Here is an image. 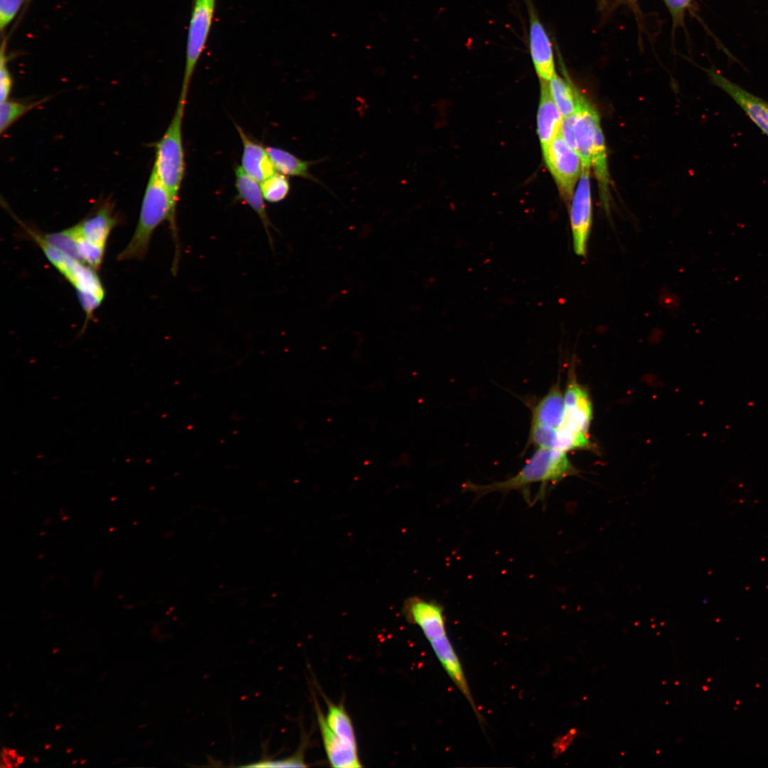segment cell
Segmentation results:
<instances>
[{"mask_svg": "<svg viewBox=\"0 0 768 768\" xmlns=\"http://www.w3.org/2000/svg\"><path fill=\"white\" fill-rule=\"evenodd\" d=\"M14 712H9L8 715H9V717H12L14 715Z\"/></svg>", "mask_w": 768, "mask_h": 768, "instance_id": "43", "label": "cell"}, {"mask_svg": "<svg viewBox=\"0 0 768 768\" xmlns=\"http://www.w3.org/2000/svg\"><path fill=\"white\" fill-rule=\"evenodd\" d=\"M217 0H193L188 28L186 63L179 97L186 100L196 65L208 38Z\"/></svg>", "mask_w": 768, "mask_h": 768, "instance_id": "5", "label": "cell"}, {"mask_svg": "<svg viewBox=\"0 0 768 768\" xmlns=\"http://www.w3.org/2000/svg\"><path fill=\"white\" fill-rule=\"evenodd\" d=\"M50 747H51V744H50V743H46L44 745V749L45 750H49L50 748Z\"/></svg>", "mask_w": 768, "mask_h": 768, "instance_id": "37", "label": "cell"}, {"mask_svg": "<svg viewBox=\"0 0 768 768\" xmlns=\"http://www.w3.org/2000/svg\"><path fill=\"white\" fill-rule=\"evenodd\" d=\"M543 156L562 200L570 205L583 169L581 158L565 142L561 134L543 151Z\"/></svg>", "mask_w": 768, "mask_h": 768, "instance_id": "6", "label": "cell"}, {"mask_svg": "<svg viewBox=\"0 0 768 768\" xmlns=\"http://www.w3.org/2000/svg\"><path fill=\"white\" fill-rule=\"evenodd\" d=\"M165 220L169 222L175 245L171 272L176 274L181 256L176 209L174 208L168 191L153 166L142 199L137 225L129 242L118 255V260L144 259L148 252L153 233Z\"/></svg>", "mask_w": 768, "mask_h": 768, "instance_id": "1", "label": "cell"}, {"mask_svg": "<svg viewBox=\"0 0 768 768\" xmlns=\"http://www.w3.org/2000/svg\"><path fill=\"white\" fill-rule=\"evenodd\" d=\"M19 766H20V764H18V763L17 762H14V767H16V768H17V767H18Z\"/></svg>", "mask_w": 768, "mask_h": 768, "instance_id": "42", "label": "cell"}, {"mask_svg": "<svg viewBox=\"0 0 768 768\" xmlns=\"http://www.w3.org/2000/svg\"><path fill=\"white\" fill-rule=\"evenodd\" d=\"M540 98L537 114V132L544 151L561 132L563 117L550 93L549 81L540 80Z\"/></svg>", "mask_w": 768, "mask_h": 768, "instance_id": "16", "label": "cell"}, {"mask_svg": "<svg viewBox=\"0 0 768 768\" xmlns=\"http://www.w3.org/2000/svg\"><path fill=\"white\" fill-rule=\"evenodd\" d=\"M86 762H87V759H82L80 760V764L83 765V764H85L86 763Z\"/></svg>", "mask_w": 768, "mask_h": 768, "instance_id": "39", "label": "cell"}, {"mask_svg": "<svg viewBox=\"0 0 768 768\" xmlns=\"http://www.w3.org/2000/svg\"><path fill=\"white\" fill-rule=\"evenodd\" d=\"M26 0H0V28L3 32L13 21Z\"/></svg>", "mask_w": 768, "mask_h": 768, "instance_id": "27", "label": "cell"}, {"mask_svg": "<svg viewBox=\"0 0 768 768\" xmlns=\"http://www.w3.org/2000/svg\"><path fill=\"white\" fill-rule=\"evenodd\" d=\"M0 55V102L9 99L13 86V79L8 68L7 41L4 38L1 44Z\"/></svg>", "mask_w": 768, "mask_h": 768, "instance_id": "26", "label": "cell"}, {"mask_svg": "<svg viewBox=\"0 0 768 768\" xmlns=\"http://www.w3.org/2000/svg\"><path fill=\"white\" fill-rule=\"evenodd\" d=\"M26 233L41 249L50 263L75 290L85 314L86 325L104 300L105 292L97 271L50 244L42 233L20 223Z\"/></svg>", "mask_w": 768, "mask_h": 768, "instance_id": "3", "label": "cell"}, {"mask_svg": "<svg viewBox=\"0 0 768 768\" xmlns=\"http://www.w3.org/2000/svg\"><path fill=\"white\" fill-rule=\"evenodd\" d=\"M549 86L552 97L563 117L575 113L587 102L569 80L557 73L549 80Z\"/></svg>", "mask_w": 768, "mask_h": 768, "instance_id": "20", "label": "cell"}, {"mask_svg": "<svg viewBox=\"0 0 768 768\" xmlns=\"http://www.w3.org/2000/svg\"><path fill=\"white\" fill-rule=\"evenodd\" d=\"M117 223L113 206L107 202L72 228L78 240L105 250L110 235Z\"/></svg>", "mask_w": 768, "mask_h": 768, "instance_id": "12", "label": "cell"}, {"mask_svg": "<svg viewBox=\"0 0 768 768\" xmlns=\"http://www.w3.org/2000/svg\"><path fill=\"white\" fill-rule=\"evenodd\" d=\"M41 102L33 103H23L17 101L9 100L1 102L0 105V132L3 133L17 119L27 113L31 110L38 106Z\"/></svg>", "mask_w": 768, "mask_h": 768, "instance_id": "25", "label": "cell"}, {"mask_svg": "<svg viewBox=\"0 0 768 768\" xmlns=\"http://www.w3.org/2000/svg\"><path fill=\"white\" fill-rule=\"evenodd\" d=\"M566 452L555 449L538 448L524 466L513 476L489 484L466 483L464 490L476 496L491 492H508L512 490L525 491L533 484H540L537 498L545 497L546 487L555 484L563 479L576 475L578 471L567 458Z\"/></svg>", "mask_w": 768, "mask_h": 768, "instance_id": "2", "label": "cell"}, {"mask_svg": "<svg viewBox=\"0 0 768 768\" xmlns=\"http://www.w3.org/2000/svg\"><path fill=\"white\" fill-rule=\"evenodd\" d=\"M564 400L566 415L563 425L588 433L592 419V404L588 392L577 382L573 370L568 377Z\"/></svg>", "mask_w": 768, "mask_h": 768, "instance_id": "13", "label": "cell"}, {"mask_svg": "<svg viewBox=\"0 0 768 768\" xmlns=\"http://www.w3.org/2000/svg\"><path fill=\"white\" fill-rule=\"evenodd\" d=\"M260 186L264 199L269 203L283 201L290 190L287 176L277 172L262 181Z\"/></svg>", "mask_w": 768, "mask_h": 768, "instance_id": "24", "label": "cell"}, {"mask_svg": "<svg viewBox=\"0 0 768 768\" xmlns=\"http://www.w3.org/2000/svg\"><path fill=\"white\" fill-rule=\"evenodd\" d=\"M591 166L597 179L601 201L604 211L609 213V175L607 160L604 137L599 127L597 131L593 146Z\"/></svg>", "mask_w": 768, "mask_h": 768, "instance_id": "21", "label": "cell"}, {"mask_svg": "<svg viewBox=\"0 0 768 768\" xmlns=\"http://www.w3.org/2000/svg\"><path fill=\"white\" fill-rule=\"evenodd\" d=\"M33 762H34L35 763H39V761H40V758H39V757H36V756H35V757H33Z\"/></svg>", "mask_w": 768, "mask_h": 768, "instance_id": "36", "label": "cell"}, {"mask_svg": "<svg viewBox=\"0 0 768 768\" xmlns=\"http://www.w3.org/2000/svg\"><path fill=\"white\" fill-rule=\"evenodd\" d=\"M8 755L12 759H15L17 757V752L16 749H9Z\"/></svg>", "mask_w": 768, "mask_h": 768, "instance_id": "32", "label": "cell"}, {"mask_svg": "<svg viewBox=\"0 0 768 768\" xmlns=\"http://www.w3.org/2000/svg\"><path fill=\"white\" fill-rule=\"evenodd\" d=\"M599 127V114L589 102L575 113L563 117L560 134L580 156L583 168L591 167L595 136Z\"/></svg>", "mask_w": 768, "mask_h": 768, "instance_id": "7", "label": "cell"}, {"mask_svg": "<svg viewBox=\"0 0 768 768\" xmlns=\"http://www.w3.org/2000/svg\"><path fill=\"white\" fill-rule=\"evenodd\" d=\"M73 750V747H68V748L66 749L65 752H66L67 754H70V753L72 752Z\"/></svg>", "mask_w": 768, "mask_h": 768, "instance_id": "38", "label": "cell"}, {"mask_svg": "<svg viewBox=\"0 0 768 768\" xmlns=\"http://www.w3.org/2000/svg\"><path fill=\"white\" fill-rule=\"evenodd\" d=\"M565 415L564 394L558 381L534 406L531 423L558 429L563 425Z\"/></svg>", "mask_w": 768, "mask_h": 768, "instance_id": "19", "label": "cell"}, {"mask_svg": "<svg viewBox=\"0 0 768 768\" xmlns=\"http://www.w3.org/2000/svg\"><path fill=\"white\" fill-rule=\"evenodd\" d=\"M444 671L471 706L480 723L481 716L473 698L462 665L447 634L429 641Z\"/></svg>", "mask_w": 768, "mask_h": 768, "instance_id": "14", "label": "cell"}, {"mask_svg": "<svg viewBox=\"0 0 768 768\" xmlns=\"http://www.w3.org/2000/svg\"><path fill=\"white\" fill-rule=\"evenodd\" d=\"M714 85L725 92L750 119L768 136V102L731 82L718 70L708 72Z\"/></svg>", "mask_w": 768, "mask_h": 768, "instance_id": "11", "label": "cell"}, {"mask_svg": "<svg viewBox=\"0 0 768 768\" xmlns=\"http://www.w3.org/2000/svg\"><path fill=\"white\" fill-rule=\"evenodd\" d=\"M18 703H17V704H16V703H15V704H14V708H16V707H18Z\"/></svg>", "mask_w": 768, "mask_h": 768, "instance_id": "44", "label": "cell"}, {"mask_svg": "<svg viewBox=\"0 0 768 768\" xmlns=\"http://www.w3.org/2000/svg\"><path fill=\"white\" fill-rule=\"evenodd\" d=\"M404 614L421 629L428 641L447 634L444 608L436 602L410 597L404 603Z\"/></svg>", "mask_w": 768, "mask_h": 768, "instance_id": "10", "label": "cell"}, {"mask_svg": "<svg viewBox=\"0 0 768 768\" xmlns=\"http://www.w3.org/2000/svg\"><path fill=\"white\" fill-rule=\"evenodd\" d=\"M626 4L632 9H636L637 0H615V6Z\"/></svg>", "mask_w": 768, "mask_h": 768, "instance_id": "30", "label": "cell"}, {"mask_svg": "<svg viewBox=\"0 0 768 768\" xmlns=\"http://www.w3.org/2000/svg\"><path fill=\"white\" fill-rule=\"evenodd\" d=\"M590 168H583L570 205V221L575 252L587 256L592 222Z\"/></svg>", "mask_w": 768, "mask_h": 768, "instance_id": "8", "label": "cell"}, {"mask_svg": "<svg viewBox=\"0 0 768 768\" xmlns=\"http://www.w3.org/2000/svg\"><path fill=\"white\" fill-rule=\"evenodd\" d=\"M235 175L238 199L249 206L257 215L267 235L270 244L272 245L270 232L272 224L267 212L260 183L248 175L241 166H236Z\"/></svg>", "mask_w": 768, "mask_h": 768, "instance_id": "18", "label": "cell"}, {"mask_svg": "<svg viewBox=\"0 0 768 768\" xmlns=\"http://www.w3.org/2000/svg\"><path fill=\"white\" fill-rule=\"evenodd\" d=\"M58 651H59V649H58V648H54V649H53V651H52V653H53V654H55L58 653Z\"/></svg>", "mask_w": 768, "mask_h": 768, "instance_id": "40", "label": "cell"}, {"mask_svg": "<svg viewBox=\"0 0 768 768\" xmlns=\"http://www.w3.org/2000/svg\"><path fill=\"white\" fill-rule=\"evenodd\" d=\"M304 762L302 759V757L300 754H297L296 757H292L287 759L281 760H269L263 759L253 764L247 765V767H306Z\"/></svg>", "mask_w": 768, "mask_h": 768, "instance_id": "29", "label": "cell"}, {"mask_svg": "<svg viewBox=\"0 0 768 768\" xmlns=\"http://www.w3.org/2000/svg\"><path fill=\"white\" fill-rule=\"evenodd\" d=\"M529 16V48L540 80H550L556 73L553 45L532 0H525Z\"/></svg>", "mask_w": 768, "mask_h": 768, "instance_id": "9", "label": "cell"}, {"mask_svg": "<svg viewBox=\"0 0 768 768\" xmlns=\"http://www.w3.org/2000/svg\"><path fill=\"white\" fill-rule=\"evenodd\" d=\"M316 713L324 750L331 766L338 768L361 767L358 747L343 741L329 728L325 716L318 706Z\"/></svg>", "mask_w": 768, "mask_h": 768, "instance_id": "15", "label": "cell"}, {"mask_svg": "<svg viewBox=\"0 0 768 768\" xmlns=\"http://www.w3.org/2000/svg\"><path fill=\"white\" fill-rule=\"evenodd\" d=\"M9 748H7V747H2V749H1V753H3V754H6V755H8V754H9Z\"/></svg>", "mask_w": 768, "mask_h": 768, "instance_id": "34", "label": "cell"}, {"mask_svg": "<svg viewBox=\"0 0 768 768\" xmlns=\"http://www.w3.org/2000/svg\"><path fill=\"white\" fill-rule=\"evenodd\" d=\"M266 148L277 172L285 176L317 181L309 172V169L315 163L314 161L302 160L281 148L274 146Z\"/></svg>", "mask_w": 768, "mask_h": 768, "instance_id": "22", "label": "cell"}, {"mask_svg": "<svg viewBox=\"0 0 768 768\" xmlns=\"http://www.w3.org/2000/svg\"><path fill=\"white\" fill-rule=\"evenodd\" d=\"M61 727H62V725L57 724V725H55L54 729H55V730L58 731V730H60L61 729Z\"/></svg>", "mask_w": 768, "mask_h": 768, "instance_id": "35", "label": "cell"}, {"mask_svg": "<svg viewBox=\"0 0 768 768\" xmlns=\"http://www.w3.org/2000/svg\"><path fill=\"white\" fill-rule=\"evenodd\" d=\"M78 759H73V761L71 762V764L72 765H75L76 764H78Z\"/></svg>", "mask_w": 768, "mask_h": 768, "instance_id": "41", "label": "cell"}, {"mask_svg": "<svg viewBox=\"0 0 768 768\" xmlns=\"http://www.w3.org/2000/svg\"><path fill=\"white\" fill-rule=\"evenodd\" d=\"M329 728L346 742L357 747L354 728L350 716L341 704L327 700V713L325 717Z\"/></svg>", "mask_w": 768, "mask_h": 768, "instance_id": "23", "label": "cell"}, {"mask_svg": "<svg viewBox=\"0 0 768 768\" xmlns=\"http://www.w3.org/2000/svg\"><path fill=\"white\" fill-rule=\"evenodd\" d=\"M598 7L600 11L605 13L608 10L609 0H597Z\"/></svg>", "mask_w": 768, "mask_h": 768, "instance_id": "31", "label": "cell"}, {"mask_svg": "<svg viewBox=\"0 0 768 768\" xmlns=\"http://www.w3.org/2000/svg\"><path fill=\"white\" fill-rule=\"evenodd\" d=\"M672 18L673 28L683 24L686 10L694 0H663Z\"/></svg>", "mask_w": 768, "mask_h": 768, "instance_id": "28", "label": "cell"}, {"mask_svg": "<svg viewBox=\"0 0 768 768\" xmlns=\"http://www.w3.org/2000/svg\"><path fill=\"white\" fill-rule=\"evenodd\" d=\"M24 759H25V757H24V756H21V755H19V756H17V757H16V762H18V763L19 764H22L23 763Z\"/></svg>", "mask_w": 768, "mask_h": 768, "instance_id": "33", "label": "cell"}, {"mask_svg": "<svg viewBox=\"0 0 768 768\" xmlns=\"http://www.w3.org/2000/svg\"><path fill=\"white\" fill-rule=\"evenodd\" d=\"M235 127L243 146L241 166L248 175L261 183L277 172L267 148L250 138L239 125L235 124Z\"/></svg>", "mask_w": 768, "mask_h": 768, "instance_id": "17", "label": "cell"}, {"mask_svg": "<svg viewBox=\"0 0 768 768\" xmlns=\"http://www.w3.org/2000/svg\"><path fill=\"white\" fill-rule=\"evenodd\" d=\"M186 100L179 98L175 112L164 134L156 143L154 164L157 174L177 210L179 191L185 173L182 123Z\"/></svg>", "mask_w": 768, "mask_h": 768, "instance_id": "4", "label": "cell"}]
</instances>
